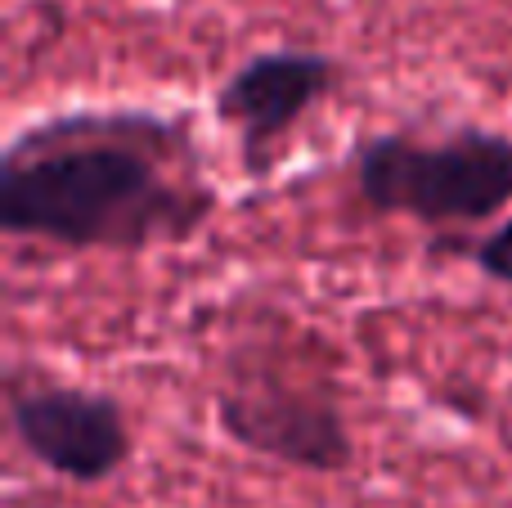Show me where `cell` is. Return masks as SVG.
<instances>
[{
  "label": "cell",
  "instance_id": "cell-1",
  "mask_svg": "<svg viewBox=\"0 0 512 508\" xmlns=\"http://www.w3.org/2000/svg\"><path fill=\"white\" fill-rule=\"evenodd\" d=\"M189 126L144 108L32 122L0 158V230L72 252L185 243L212 212Z\"/></svg>",
  "mask_w": 512,
  "mask_h": 508
},
{
  "label": "cell",
  "instance_id": "cell-2",
  "mask_svg": "<svg viewBox=\"0 0 512 508\" xmlns=\"http://www.w3.org/2000/svg\"><path fill=\"white\" fill-rule=\"evenodd\" d=\"M364 207L423 225H477L512 203V135L463 126L441 140L391 131L355 149Z\"/></svg>",
  "mask_w": 512,
  "mask_h": 508
},
{
  "label": "cell",
  "instance_id": "cell-3",
  "mask_svg": "<svg viewBox=\"0 0 512 508\" xmlns=\"http://www.w3.org/2000/svg\"><path fill=\"white\" fill-rule=\"evenodd\" d=\"M216 419L234 446L301 473H346L355 459L342 405L270 369H234L216 392Z\"/></svg>",
  "mask_w": 512,
  "mask_h": 508
},
{
  "label": "cell",
  "instance_id": "cell-4",
  "mask_svg": "<svg viewBox=\"0 0 512 508\" xmlns=\"http://www.w3.org/2000/svg\"><path fill=\"white\" fill-rule=\"evenodd\" d=\"M18 446L72 486H99L131 459V423L113 392L77 383H9Z\"/></svg>",
  "mask_w": 512,
  "mask_h": 508
},
{
  "label": "cell",
  "instance_id": "cell-5",
  "mask_svg": "<svg viewBox=\"0 0 512 508\" xmlns=\"http://www.w3.org/2000/svg\"><path fill=\"white\" fill-rule=\"evenodd\" d=\"M342 68L319 50H265L230 72L216 90V117L239 131L243 167L261 176L279 140L337 86Z\"/></svg>",
  "mask_w": 512,
  "mask_h": 508
},
{
  "label": "cell",
  "instance_id": "cell-6",
  "mask_svg": "<svg viewBox=\"0 0 512 508\" xmlns=\"http://www.w3.org/2000/svg\"><path fill=\"white\" fill-rule=\"evenodd\" d=\"M472 261H477V270L486 279H495V284L512 288V216H508V221H499L495 230H490L486 239L477 243Z\"/></svg>",
  "mask_w": 512,
  "mask_h": 508
}]
</instances>
